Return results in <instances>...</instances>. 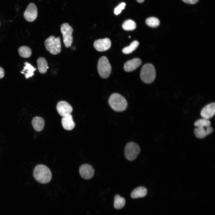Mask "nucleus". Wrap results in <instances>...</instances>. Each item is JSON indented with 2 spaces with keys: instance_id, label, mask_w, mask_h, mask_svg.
Returning <instances> with one entry per match:
<instances>
[{
  "instance_id": "obj_5",
  "label": "nucleus",
  "mask_w": 215,
  "mask_h": 215,
  "mask_svg": "<svg viewBox=\"0 0 215 215\" xmlns=\"http://www.w3.org/2000/svg\"><path fill=\"white\" fill-rule=\"evenodd\" d=\"M97 69L100 76L103 78H108L111 72V66L107 58L105 56L101 57L99 59Z\"/></svg>"
},
{
  "instance_id": "obj_19",
  "label": "nucleus",
  "mask_w": 215,
  "mask_h": 215,
  "mask_svg": "<svg viewBox=\"0 0 215 215\" xmlns=\"http://www.w3.org/2000/svg\"><path fill=\"white\" fill-rule=\"evenodd\" d=\"M125 199L117 194L114 197V206L116 209H120L125 206Z\"/></svg>"
},
{
  "instance_id": "obj_7",
  "label": "nucleus",
  "mask_w": 215,
  "mask_h": 215,
  "mask_svg": "<svg viewBox=\"0 0 215 215\" xmlns=\"http://www.w3.org/2000/svg\"><path fill=\"white\" fill-rule=\"evenodd\" d=\"M60 30L63 36L64 45L67 48L70 47L73 41L72 35L73 31L72 27L68 23H65L61 25Z\"/></svg>"
},
{
  "instance_id": "obj_16",
  "label": "nucleus",
  "mask_w": 215,
  "mask_h": 215,
  "mask_svg": "<svg viewBox=\"0 0 215 215\" xmlns=\"http://www.w3.org/2000/svg\"><path fill=\"white\" fill-rule=\"evenodd\" d=\"M148 191L144 187L140 186L135 189L132 192L130 196L132 198L143 197L147 194Z\"/></svg>"
},
{
  "instance_id": "obj_9",
  "label": "nucleus",
  "mask_w": 215,
  "mask_h": 215,
  "mask_svg": "<svg viewBox=\"0 0 215 215\" xmlns=\"http://www.w3.org/2000/svg\"><path fill=\"white\" fill-rule=\"evenodd\" d=\"M56 109L59 114L62 117L69 115L73 111L72 106L68 102L64 101L58 102Z\"/></svg>"
},
{
  "instance_id": "obj_11",
  "label": "nucleus",
  "mask_w": 215,
  "mask_h": 215,
  "mask_svg": "<svg viewBox=\"0 0 215 215\" xmlns=\"http://www.w3.org/2000/svg\"><path fill=\"white\" fill-rule=\"evenodd\" d=\"M111 42L108 38L99 39L94 42L95 48L99 51H104L109 49L111 47Z\"/></svg>"
},
{
  "instance_id": "obj_3",
  "label": "nucleus",
  "mask_w": 215,
  "mask_h": 215,
  "mask_svg": "<svg viewBox=\"0 0 215 215\" xmlns=\"http://www.w3.org/2000/svg\"><path fill=\"white\" fill-rule=\"evenodd\" d=\"M156 72L154 66L150 63H147L142 67L140 73L142 80L145 83L150 84L155 80Z\"/></svg>"
},
{
  "instance_id": "obj_10",
  "label": "nucleus",
  "mask_w": 215,
  "mask_h": 215,
  "mask_svg": "<svg viewBox=\"0 0 215 215\" xmlns=\"http://www.w3.org/2000/svg\"><path fill=\"white\" fill-rule=\"evenodd\" d=\"M79 173L82 178L86 179H89L93 176L94 170L91 165L85 164L80 166Z\"/></svg>"
},
{
  "instance_id": "obj_2",
  "label": "nucleus",
  "mask_w": 215,
  "mask_h": 215,
  "mask_svg": "<svg viewBox=\"0 0 215 215\" xmlns=\"http://www.w3.org/2000/svg\"><path fill=\"white\" fill-rule=\"evenodd\" d=\"M108 103L111 108L117 112L123 111L126 109L128 103L126 99L118 93H114L110 96Z\"/></svg>"
},
{
  "instance_id": "obj_4",
  "label": "nucleus",
  "mask_w": 215,
  "mask_h": 215,
  "mask_svg": "<svg viewBox=\"0 0 215 215\" xmlns=\"http://www.w3.org/2000/svg\"><path fill=\"white\" fill-rule=\"evenodd\" d=\"M44 45L46 50L53 55L59 53L61 50V44L59 37L56 38L51 36L45 41Z\"/></svg>"
},
{
  "instance_id": "obj_17",
  "label": "nucleus",
  "mask_w": 215,
  "mask_h": 215,
  "mask_svg": "<svg viewBox=\"0 0 215 215\" xmlns=\"http://www.w3.org/2000/svg\"><path fill=\"white\" fill-rule=\"evenodd\" d=\"M37 63L39 72L42 74L46 73L49 67L45 59L43 57H40L37 59Z\"/></svg>"
},
{
  "instance_id": "obj_8",
  "label": "nucleus",
  "mask_w": 215,
  "mask_h": 215,
  "mask_svg": "<svg viewBox=\"0 0 215 215\" xmlns=\"http://www.w3.org/2000/svg\"><path fill=\"white\" fill-rule=\"evenodd\" d=\"M37 15V9L36 5L33 3H30L24 12V18L27 21L31 22L36 19Z\"/></svg>"
},
{
  "instance_id": "obj_12",
  "label": "nucleus",
  "mask_w": 215,
  "mask_h": 215,
  "mask_svg": "<svg viewBox=\"0 0 215 215\" xmlns=\"http://www.w3.org/2000/svg\"><path fill=\"white\" fill-rule=\"evenodd\" d=\"M215 113V103H210L202 110L200 112L201 116L204 119H208L213 117Z\"/></svg>"
},
{
  "instance_id": "obj_25",
  "label": "nucleus",
  "mask_w": 215,
  "mask_h": 215,
  "mask_svg": "<svg viewBox=\"0 0 215 215\" xmlns=\"http://www.w3.org/2000/svg\"><path fill=\"white\" fill-rule=\"evenodd\" d=\"M146 24L149 27H156L160 24V21L157 18L152 17L147 18L146 20Z\"/></svg>"
},
{
  "instance_id": "obj_13",
  "label": "nucleus",
  "mask_w": 215,
  "mask_h": 215,
  "mask_svg": "<svg viewBox=\"0 0 215 215\" xmlns=\"http://www.w3.org/2000/svg\"><path fill=\"white\" fill-rule=\"evenodd\" d=\"M141 60L138 58H134L127 61L124 65V69L125 71H133L141 64Z\"/></svg>"
},
{
  "instance_id": "obj_26",
  "label": "nucleus",
  "mask_w": 215,
  "mask_h": 215,
  "mask_svg": "<svg viewBox=\"0 0 215 215\" xmlns=\"http://www.w3.org/2000/svg\"><path fill=\"white\" fill-rule=\"evenodd\" d=\"M125 4L122 2L118 6L116 7L114 10V13L116 15H118L121 12L122 10L125 8Z\"/></svg>"
},
{
  "instance_id": "obj_1",
  "label": "nucleus",
  "mask_w": 215,
  "mask_h": 215,
  "mask_svg": "<svg viewBox=\"0 0 215 215\" xmlns=\"http://www.w3.org/2000/svg\"><path fill=\"white\" fill-rule=\"evenodd\" d=\"M33 175L36 180L42 184L48 183L52 178L51 173L46 166L40 164L36 165L34 168Z\"/></svg>"
},
{
  "instance_id": "obj_22",
  "label": "nucleus",
  "mask_w": 215,
  "mask_h": 215,
  "mask_svg": "<svg viewBox=\"0 0 215 215\" xmlns=\"http://www.w3.org/2000/svg\"><path fill=\"white\" fill-rule=\"evenodd\" d=\"M139 44V42L137 41H134L130 45L124 48L122 50V52L125 54L131 53L136 49Z\"/></svg>"
},
{
  "instance_id": "obj_23",
  "label": "nucleus",
  "mask_w": 215,
  "mask_h": 215,
  "mask_svg": "<svg viewBox=\"0 0 215 215\" xmlns=\"http://www.w3.org/2000/svg\"><path fill=\"white\" fill-rule=\"evenodd\" d=\"M194 133L196 137L200 139L204 138L207 135L204 127H196L194 129Z\"/></svg>"
},
{
  "instance_id": "obj_24",
  "label": "nucleus",
  "mask_w": 215,
  "mask_h": 215,
  "mask_svg": "<svg viewBox=\"0 0 215 215\" xmlns=\"http://www.w3.org/2000/svg\"><path fill=\"white\" fill-rule=\"evenodd\" d=\"M211 122L208 119L204 118L199 119L194 123V126L196 127H207L210 126Z\"/></svg>"
},
{
  "instance_id": "obj_14",
  "label": "nucleus",
  "mask_w": 215,
  "mask_h": 215,
  "mask_svg": "<svg viewBox=\"0 0 215 215\" xmlns=\"http://www.w3.org/2000/svg\"><path fill=\"white\" fill-rule=\"evenodd\" d=\"M62 123L64 128L68 130L73 129L75 125L71 114L63 117L62 119Z\"/></svg>"
},
{
  "instance_id": "obj_30",
  "label": "nucleus",
  "mask_w": 215,
  "mask_h": 215,
  "mask_svg": "<svg viewBox=\"0 0 215 215\" xmlns=\"http://www.w3.org/2000/svg\"><path fill=\"white\" fill-rule=\"evenodd\" d=\"M139 3H142L143 2L144 0H136Z\"/></svg>"
},
{
  "instance_id": "obj_31",
  "label": "nucleus",
  "mask_w": 215,
  "mask_h": 215,
  "mask_svg": "<svg viewBox=\"0 0 215 215\" xmlns=\"http://www.w3.org/2000/svg\"><path fill=\"white\" fill-rule=\"evenodd\" d=\"M129 37L130 38V36H129Z\"/></svg>"
},
{
  "instance_id": "obj_29",
  "label": "nucleus",
  "mask_w": 215,
  "mask_h": 215,
  "mask_svg": "<svg viewBox=\"0 0 215 215\" xmlns=\"http://www.w3.org/2000/svg\"><path fill=\"white\" fill-rule=\"evenodd\" d=\"M4 71L3 69L0 67V79L3 78L4 76Z\"/></svg>"
},
{
  "instance_id": "obj_28",
  "label": "nucleus",
  "mask_w": 215,
  "mask_h": 215,
  "mask_svg": "<svg viewBox=\"0 0 215 215\" xmlns=\"http://www.w3.org/2000/svg\"><path fill=\"white\" fill-rule=\"evenodd\" d=\"M206 130L207 135L212 133L214 131L213 128L210 126L206 127Z\"/></svg>"
},
{
  "instance_id": "obj_20",
  "label": "nucleus",
  "mask_w": 215,
  "mask_h": 215,
  "mask_svg": "<svg viewBox=\"0 0 215 215\" xmlns=\"http://www.w3.org/2000/svg\"><path fill=\"white\" fill-rule=\"evenodd\" d=\"M19 55L22 57L24 58L29 57L31 55V49L27 46H22L18 49Z\"/></svg>"
},
{
  "instance_id": "obj_15",
  "label": "nucleus",
  "mask_w": 215,
  "mask_h": 215,
  "mask_svg": "<svg viewBox=\"0 0 215 215\" xmlns=\"http://www.w3.org/2000/svg\"><path fill=\"white\" fill-rule=\"evenodd\" d=\"M33 127L34 130L37 131H40L44 128V121L42 117L35 116L32 121Z\"/></svg>"
},
{
  "instance_id": "obj_6",
  "label": "nucleus",
  "mask_w": 215,
  "mask_h": 215,
  "mask_svg": "<svg viewBox=\"0 0 215 215\" xmlns=\"http://www.w3.org/2000/svg\"><path fill=\"white\" fill-rule=\"evenodd\" d=\"M140 152V148L137 144L130 142L125 145L124 154L127 159L130 161H133L136 158Z\"/></svg>"
},
{
  "instance_id": "obj_21",
  "label": "nucleus",
  "mask_w": 215,
  "mask_h": 215,
  "mask_svg": "<svg viewBox=\"0 0 215 215\" xmlns=\"http://www.w3.org/2000/svg\"><path fill=\"white\" fill-rule=\"evenodd\" d=\"M136 24L134 21L128 19L124 22L122 25V27L125 30H132L136 28Z\"/></svg>"
},
{
  "instance_id": "obj_27",
  "label": "nucleus",
  "mask_w": 215,
  "mask_h": 215,
  "mask_svg": "<svg viewBox=\"0 0 215 215\" xmlns=\"http://www.w3.org/2000/svg\"><path fill=\"white\" fill-rule=\"evenodd\" d=\"M184 2L189 4H194L196 3L199 0H182Z\"/></svg>"
},
{
  "instance_id": "obj_18",
  "label": "nucleus",
  "mask_w": 215,
  "mask_h": 215,
  "mask_svg": "<svg viewBox=\"0 0 215 215\" xmlns=\"http://www.w3.org/2000/svg\"><path fill=\"white\" fill-rule=\"evenodd\" d=\"M24 64L25 66L24 69L20 72L24 74L26 78L28 79L34 75L33 73L36 69L27 62H25Z\"/></svg>"
}]
</instances>
